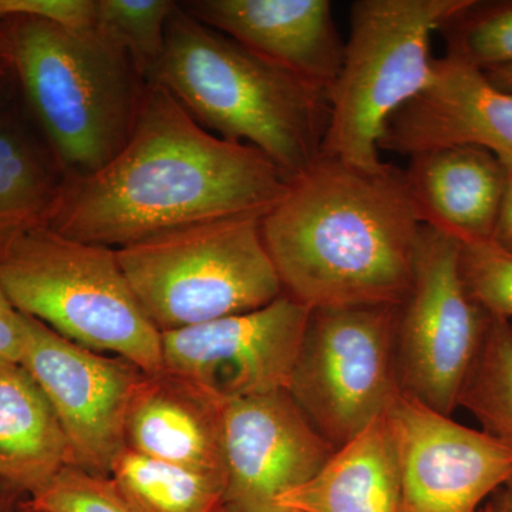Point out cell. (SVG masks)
<instances>
[{
	"instance_id": "6da1fadb",
	"label": "cell",
	"mask_w": 512,
	"mask_h": 512,
	"mask_svg": "<svg viewBox=\"0 0 512 512\" xmlns=\"http://www.w3.org/2000/svg\"><path fill=\"white\" fill-rule=\"evenodd\" d=\"M289 183L261 151L211 133L151 80L123 150L96 173L64 175L49 228L120 249L204 222L264 218Z\"/></svg>"
},
{
	"instance_id": "7a4b0ae2",
	"label": "cell",
	"mask_w": 512,
	"mask_h": 512,
	"mask_svg": "<svg viewBox=\"0 0 512 512\" xmlns=\"http://www.w3.org/2000/svg\"><path fill=\"white\" fill-rule=\"evenodd\" d=\"M421 228L402 168L322 154L261 220L284 293L311 311L402 305Z\"/></svg>"
},
{
	"instance_id": "3957f363",
	"label": "cell",
	"mask_w": 512,
	"mask_h": 512,
	"mask_svg": "<svg viewBox=\"0 0 512 512\" xmlns=\"http://www.w3.org/2000/svg\"><path fill=\"white\" fill-rule=\"evenodd\" d=\"M151 80L202 127L255 147L289 180L322 154L328 92L202 25L180 3L168 20L163 56Z\"/></svg>"
},
{
	"instance_id": "277c9868",
	"label": "cell",
	"mask_w": 512,
	"mask_h": 512,
	"mask_svg": "<svg viewBox=\"0 0 512 512\" xmlns=\"http://www.w3.org/2000/svg\"><path fill=\"white\" fill-rule=\"evenodd\" d=\"M18 89L64 174L96 173L126 146L147 82L99 30L33 16L0 23Z\"/></svg>"
},
{
	"instance_id": "5b68a950",
	"label": "cell",
	"mask_w": 512,
	"mask_h": 512,
	"mask_svg": "<svg viewBox=\"0 0 512 512\" xmlns=\"http://www.w3.org/2000/svg\"><path fill=\"white\" fill-rule=\"evenodd\" d=\"M0 282L16 311L63 338L147 375L163 372L161 332L138 303L116 249L33 229L0 256Z\"/></svg>"
},
{
	"instance_id": "8992f818",
	"label": "cell",
	"mask_w": 512,
	"mask_h": 512,
	"mask_svg": "<svg viewBox=\"0 0 512 512\" xmlns=\"http://www.w3.org/2000/svg\"><path fill=\"white\" fill-rule=\"evenodd\" d=\"M468 0H357L342 66L329 90L322 156L382 170L387 121L430 82L431 40Z\"/></svg>"
},
{
	"instance_id": "52a82bcc",
	"label": "cell",
	"mask_w": 512,
	"mask_h": 512,
	"mask_svg": "<svg viewBox=\"0 0 512 512\" xmlns=\"http://www.w3.org/2000/svg\"><path fill=\"white\" fill-rule=\"evenodd\" d=\"M258 217L191 225L116 249L161 333L255 311L284 293Z\"/></svg>"
},
{
	"instance_id": "ba28073f",
	"label": "cell",
	"mask_w": 512,
	"mask_h": 512,
	"mask_svg": "<svg viewBox=\"0 0 512 512\" xmlns=\"http://www.w3.org/2000/svg\"><path fill=\"white\" fill-rule=\"evenodd\" d=\"M397 316L399 306L311 311L288 393L335 448L384 416L402 392Z\"/></svg>"
},
{
	"instance_id": "9c48e42d",
	"label": "cell",
	"mask_w": 512,
	"mask_h": 512,
	"mask_svg": "<svg viewBox=\"0 0 512 512\" xmlns=\"http://www.w3.org/2000/svg\"><path fill=\"white\" fill-rule=\"evenodd\" d=\"M461 272V244L421 228L413 282L399 306L396 363L402 393L451 416L487 329Z\"/></svg>"
},
{
	"instance_id": "30bf717a",
	"label": "cell",
	"mask_w": 512,
	"mask_h": 512,
	"mask_svg": "<svg viewBox=\"0 0 512 512\" xmlns=\"http://www.w3.org/2000/svg\"><path fill=\"white\" fill-rule=\"evenodd\" d=\"M309 316L282 293L255 311L163 332V372L220 402L288 390Z\"/></svg>"
},
{
	"instance_id": "8fae6325",
	"label": "cell",
	"mask_w": 512,
	"mask_h": 512,
	"mask_svg": "<svg viewBox=\"0 0 512 512\" xmlns=\"http://www.w3.org/2000/svg\"><path fill=\"white\" fill-rule=\"evenodd\" d=\"M22 315L20 366L45 393L73 450L74 463L110 476L127 448L131 397L144 376L137 366L77 345L39 320Z\"/></svg>"
},
{
	"instance_id": "7c38bea8",
	"label": "cell",
	"mask_w": 512,
	"mask_h": 512,
	"mask_svg": "<svg viewBox=\"0 0 512 512\" xmlns=\"http://www.w3.org/2000/svg\"><path fill=\"white\" fill-rule=\"evenodd\" d=\"M396 441L402 512H480L512 477V447L402 392L386 412Z\"/></svg>"
},
{
	"instance_id": "4fadbf2b",
	"label": "cell",
	"mask_w": 512,
	"mask_h": 512,
	"mask_svg": "<svg viewBox=\"0 0 512 512\" xmlns=\"http://www.w3.org/2000/svg\"><path fill=\"white\" fill-rule=\"evenodd\" d=\"M225 501L242 512H285L279 498L308 483L336 448L288 390L222 403Z\"/></svg>"
},
{
	"instance_id": "5bb4252c",
	"label": "cell",
	"mask_w": 512,
	"mask_h": 512,
	"mask_svg": "<svg viewBox=\"0 0 512 512\" xmlns=\"http://www.w3.org/2000/svg\"><path fill=\"white\" fill-rule=\"evenodd\" d=\"M454 146L483 148L512 167V94L444 56L434 59L426 89L387 121L380 151L410 157Z\"/></svg>"
},
{
	"instance_id": "9a60e30c",
	"label": "cell",
	"mask_w": 512,
	"mask_h": 512,
	"mask_svg": "<svg viewBox=\"0 0 512 512\" xmlns=\"http://www.w3.org/2000/svg\"><path fill=\"white\" fill-rule=\"evenodd\" d=\"M192 18L328 92L342 66L329 0H194Z\"/></svg>"
},
{
	"instance_id": "2e32d148",
	"label": "cell",
	"mask_w": 512,
	"mask_h": 512,
	"mask_svg": "<svg viewBox=\"0 0 512 512\" xmlns=\"http://www.w3.org/2000/svg\"><path fill=\"white\" fill-rule=\"evenodd\" d=\"M404 184L424 227L461 245L494 239L505 167L483 148L454 146L409 157Z\"/></svg>"
},
{
	"instance_id": "e0dca14e",
	"label": "cell",
	"mask_w": 512,
	"mask_h": 512,
	"mask_svg": "<svg viewBox=\"0 0 512 512\" xmlns=\"http://www.w3.org/2000/svg\"><path fill=\"white\" fill-rule=\"evenodd\" d=\"M222 403L170 373H144L128 406L127 448L225 480Z\"/></svg>"
},
{
	"instance_id": "ac0fdd59",
	"label": "cell",
	"mask_w": 512,
	"mask_h": 512,
	"mask_svg": "<svg viewBox=\"0 0 512 512\" xmlns=\"http://www.w3.org/2000/svg\"><path fill=\"white\" fill-rule=\"evenodd\" d=\"M281 511L402 512L396 441L387 414L336 448L308 483L279 498Z\"/></svg>"
},
{
	"instance_id": "d6986e66",
	"label": "cell",
	"mask_w": 512,
	"mask_h": 512,
	"mask_svg": "<svg viewBox=\"0 0 512 512\" xmlns=\"http://www.w3.org/2000/svg\"><path fill=\"white\" fill-rule=\"evenodd\" d=\"M73 464L72 447L45 393L25 367L0 365V485L29 498Z\"/></svg>"
},
{
	"instance_id": "ffe728a7",
	"label": "cell",
	"mask_w": 512,
	"mask_h": 512,
	"mask_svg": "<svg viewBox=\"0 0 512 512\" xmlns=\"http://www.w3.org/2000/svg\"><path fill=\"white\" fill-rule=\"evenodd\" d=\"M64 175L42 136L0 111V256L33 229L49 227Z\"/></svg>"
},
{
	"instance_id": "44dd1931",
	"label": "cell",
	"mask_w": 512,
	"mask_h": 512,
	"mask_svg": "<svg viewBox=\"0 0 512 512\" xmlns=\"http://www.w3.org/2000/svg\"><path fill=\"white\" fill-rule=\"evenodd\" d=\"M116 478L147 512H222L225 480L124 448L111 467Z\"/></svg>"
},
{
	"instance_id": "7402d4cb",
	"label": "cell",
	"mask_w": 512,
	"mask_h": 512,
	"mask_svg": "<svg viewBox=\"0 0 512 512\" xmlns=\"http://www.w3.org/2000/svg\"><path fill=\"white\" fill-rule=\"evenodd\" d=\"M485 433L512 447V322L488 319L484 338L458 396Z\"/></svg>"
},
{
	"instance_id": "603a6c76",
	"label": "cell",
	"mask_w": 512,
	"mask_h": 512,
	"mask_svg": "<svg viewBox=\"0 0 512 512\" xmlns=\"http://www.w3.org/2000/svg\"><path fill=\"white\" fill-rule=\"evenodd\" d=\"M446 57L485 72L512 64V0H468L441 25Z\"/></svg>"
},
{
	"instance_id": "cb8c5ba5",
	"label": "cell",
	"mask_w": 512,
	"mask_h": 512,
	"mask_svg": "<svg viewBox=\"0 0 512 512\" xmlns=\"http://www.w3.org/2000/svg\"><path fill=\"white\" fill-rule=\"evenodd\" d=\"M177 2L168 0H96V26L133 59L150 82L165 45V30Z\"/></svg>"
},
{
	"instance_id": "d4e9b609",
	"label": "cell",
	"mask_w": 512,
	"mask_h": 512,
	"mask_svg": "<svg viewBox=\"0 0 512 512\" xmlns=\"http://www.w3.org/2000/svg\"><path fill=\"white\" fill-rule=\"evenodd\" d=\"M40 512H147L113 476L67 466L39 493L26 498Z\"/></svg>"
},
{
	"instance_id": "484cf974",
	"label": "cell",
	"mask_w": 512,
	"mask_h": 512,
	"mask_svg": "<svg viewBox=\"0 0 512 512\" xmlns=\"http://www.w3.org/2000/svg\"><path fill=\"white\" fill-rule=\"evenodd\" d=\"M461 272L471 298L488 316L512 322V252L494 239L461 245Z\"/></svg>"
},
{
	"instance_id": "4316f807",
	"label": "cell",
	"mask_w": 512,
	"mask_h": 512,
	"mask_svg": "<svg viewBox=\"0 0 512 512\" xmlns=\"http://www.w3.org/2000/svg\"><path fill=\"white\" fill-rule=\"evenodd\" d=\"M13 16H33L77 30L96 26V0H0V23Z\"/></svg>"
},
{
	"instance_id": "83f0119b",
	"label": "cell",
	"mask_w": 512,
	"mask_h": 512,
	"mask_svg": "<svg viewBox=\"0 0 512 512\" xmlns=\"http://www.w3.org/2000/svg\"><path fill=\"white\" fill-rule=\"evenodd\" d=\"M22 315L10 302L8 293L0 282V365L18 363L22 357Z\"/></svg>"
},
{
	"instance_id": "f1b7e54d",
	"label": "cell",
	"mask_w": 512,
	"mask_h": 512,
	"mask_svg": "<svg viewBox=\"0 0 512 512\" xmlns=\"http://www.w3.org/2000/svg\"><path fill=\"white\" fill-rule=\"evenodd\" d=\"M505 167V188L500 214H498L497 227H495L494 241L501 247L512 252V167Z\"/></svg>"
},
{
	"instance_id": "f546056e",
	"label": "cell",
	"mask_w": 512,
	"mask_h": 512,
	"mask_svg": "<svg viewBox=\"0 0 512 512\" xmlns=\"http://www.w3.org/2000/svg\"><path fill=\"white\" fill-rule=\"evenodd\" d=\"M18 89L15 66L5 32L0 26V103L6 100L12 90ZM19 90V89H18Z\"/></svg>"
},
{
	"instance_id": "4dcf8cb0",
	"label": "cell",
	"mask_w": 512,
	"mask_h": 512,
	"mask_svg": "<svg viewBox=\"0 0 512 512\" xmlns=\"http://www.w3.org/2000/svg\"><path fill=\"white\" fill-rule=\"evenodd\" d=\"M483 73L494 86L500 87L504 92L512 94V64L485 70Z\"/></svg>"
},
{
	"instance_id": "1f68e13d",
	"label": "cell",
	"mask_w": 512,
	"mask_h": 512,
	"mask_svg": "<svg viewBox=\"0 0 512 512\" xmlns=\"http://www.w3.org/2000/svg\"><path fill=\"white\" fill-rule=\"evenodd\" d=\"M490 504L494 512H512V477L494 494Z\"/></svg>"
},
{
	"instance_id": "d6a6232c",
	"label": "cell",
	"mask_w": 512,
	"mask_h": 512,
	"mask_svg": "<svg viewBox=\"0 0 512 512\" xmlns=\"http://www.w3.org/2000/svg\"><path fill=\"white\" fill-rule=\"evenodd\" d=\"M22 500H25L23 495L0 485V512L18 511L19 504L22 503Z\"/></svg>"
},
{
	"instance_id": "836d02e7",
	"label": "cell",
	"mask_w": 512,
	"mask_h": 512,
	"mask_svg": "<svg viewBox=\"0 0 512 512\" xmlns=\"http://www.w3.org/2000/svg\"><path fill=\"white\" fill-rule=\"evenodd\" d=\"M16 512H40V511H37V510H35V508L30 507V505L28 503H26V498H25V500H22V503L19 504L18 511H16Z\"/></svg>"
},
{
	"instance_id": "e575fe53",
	"label": "cell",
	"mask_w": 512,
	"mask_h": 512,
	"mask_svg": "<svg viewBox=\"0 0 512 512\" xmlns=\"http://www.w3.org/2000/svg\"><path fill=\"white\" fill-rule=\"evenodd\" d=\"M222 512H242V511H239L237 510V508L235 507H232V505H225L224 507V510H222Z\"/></svg>"
},
{
	"instance_id": "d590c367",
	"label": "cell",
	"mask_w": 512,
	"mask_h": 512,
	"mask_svg": "<svg viewBox=\"0 0 512 512\" xmlns=\"http://www.w3.org/2000/svg\"><path fill=\"white\" fill-rule=\"evenodd\" d=\"M480 512H494L493 507H491L490 501L481 508Z\"/></svg>"
},
{
	"instance_id": "8d00e7d4",
	"label": "cell",
	"mask_w": 512,
	"mask_h": 512,
	"mask_svg": "<svg viewBox=\"0 0 512 512\" xmlns=\"http://www.w3.org/2000/svg\"><path fill=\"white\" fill-rule=\"evenodd\" d=\"M285 512H298V511H285Z\"/></svg>"
}]
</instances>
